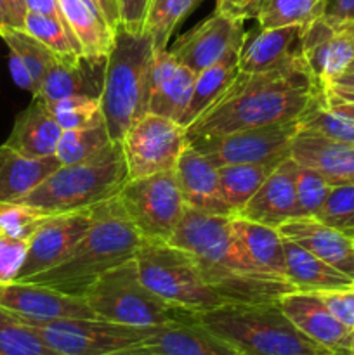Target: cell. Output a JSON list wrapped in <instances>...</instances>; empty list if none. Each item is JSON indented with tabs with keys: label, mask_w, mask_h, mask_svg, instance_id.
I'll return each instance as SVG.
<instances>
[{
	"label": "cell",
	"mask_w": 354,
	"mask_h": 355,
	"mask_svg": "<svg viewBox=\"0 0 354 355\" xmlns=\"http://www.w3.org/2000/svg\"><path fill=\"white\" fill-rule=\"evenodd\" d=\"M169 243L193 255L208 286L226 304H269L295 290L290 281L259 272L246 262L233 238L231 217L186 207Z\"/></svg>",
	"instance_id": "1"
},
{
	"label": "cell",
	"mask_w": 354,
	"mask_h": 355,
	"mask_svg": "<svg viewBox=\"0 0 354 355\" xmlns=\"http://www.w3.org/2000/svg\"><path fill=\"white\" fill-rule=\"evenodd\" d=\"M321 92L305 71H239L224 96L186 128L187 141L298 120Z\"/></svg>",
	"instance_id": "2"
},
{
	"label": "cell",
	"mask_w": 354,
	"mask_h": 355,
	"mask_svg": "<svg viewBox=\"0 0 354 355\" xmlns=\"http://www.w3.org/2000/svg\"><path fill=\"white\" fill-rule=\"evenodd\" d=\"M141 245L117 196L97 205L90 227L58 266L23 281L83 298L104 272L135 259Z\"/></svg>",
	"instance_id": "3"
},
{
	"label": "cell",
	"mask_w": 354,
	"mask_h": 355,
	"mask_svg": "<svg viewBox=\"0 0 354 355\" xmlns=\"http://www.w3.org/2000/svg\"><path fill=\"white\" fill-rule=\"evenodd\" d=\"M200 324L231 343L242 355H344L312 342L269 304H224L194 314Z\"/></svg>",
	"instance_id": "4"
},
{
	"label": "cell",
	"mask_w": 354,
	"mask_h": 355,
	"mask_svg": "<svg viewBox=\"0 0 354 355\" xmlns=\"http://www.w3.org/2000/svg\"><path fill=\"white\" fill-rule=\"evenodd\" d=\"M155 49L149 35L118 26L106 55L101 110L111 141L120 142L132 123L148 113Z\"/></svg>",
	"instance_id": "5"
},
{
	"label": "cell",
	"mask_w": 354,
	"mask_h": 355,
	"mask_svg": "<svg viewBox=\"0 0 354 355\" xmlns=\"http://www.w3.org/2000/svg\"><path fill=\"white\" fill-rule=\"evenodd\" d=\"M128 180L120 142H113L92 158L61 165L19 203L31 205L47 214H68L97 207L120 194Z\"/></svg>",
	"instance_id": "6"
},
{
	"label": "cell",
	"mask_w": 354,
	"mask_h": 355,
	"mask_svg": "<svg viewBox=\"0 0 354 355\" xmlns=\"http://www.w3.org/2000/svg\"><path fill=\"white\" fill-rule=\"evenodd\" d=\"M142 284L172 307L200 314L226 302L208 286L191 253L169 241H148L135 255Z\"/></svg>",
	"instance_id": "7"
},
{
	"label": "cell",
	"mask_w": 354,
	"mask_h": 355,
	"mask_svg": "<svg viewBox=\"0 0 354 355\" xmlns=\"http://www.w3.org/2000/svg\"><path fill=\"white\" fill-rule=\"evenodd\" d=\"M83 300L97 319L132 328H158L194 315L172 307L149 291L139 277L135 259L104 272Z\"/></svg>",
	"instance_id": "8"
},
{
	"label": "cell",
	"mask_w": 354,
	"mask_h": 355,
	"mask_svg": "<svg viewBox=\"0 0 354 355\" xmlns=\"http://www.w3.org/2000/svg\"><path fill=\"white\" fill-rule=\"evenodd\" d=\"M118 201L142 239L148 241H169L186 210L174 170L128 179Z\"/></svg>",
	"instance_id": "9"
},
{
	"label": "cell",
	"mask_w": 354,
	"mask_h": 355,
	"mask_svg": "<svg viewBox=\"0 0 354 355\" xmlns=\"http://www.w3.org/2000/svg\"><path fill=\"white\" fill-rule=\"evenodd\" d=\"M120 146L128 179L170 172L187 146L186 128L165 116L146 113L125 132Z\"/></svg>",
	"instance_id": "10"
},
{
	"label": "cell",
	"mask_w": 354,
	"mask_h": 355,
	"mask_svg": "<svg viewBox=\"0 0 354 355\" xmlns=\"http://www.w3.org/2000/svg\"><path fill=\"white\" fill-rule=\"evenodd\" d=\"M26 322V321H24ZM58 355H106L130 349L148 338L155 328H132L103 319H58L28 322Z\"/></svg>",
	"instance_id": "11"
},
{
	"label": "cell",
	"mask_w": 354,
	"mask_h": 355,
	"mask_svg": "<svg viewBox=\"0 0 354 355\" xmlns=\"http://www.w3.org/2000/svg\"><path fill=\"white\" fill-rule=\"evenodd\" d=\"M298 132V121L231 132L214 137H196L187 144L207 156L217 168L238 163H264L290 156V144Z\"/></svg>",
	"instance_id": "12"
},
{
	"label": "cell",
	"mask_w": 354,
	"mask_h": 355,
	"mask_svg": "<svg viewBox=\"0 0 354 355\" xmlns=\"http://www.w3.org/2000/svg\"><path fill=\"white\" fill-rule=\"evenodd\" d=\"M302 54L305 68L319 90L325 92L354 59V21L330 23L318 17L304 26Z\"/></svg>",
	"instance_id": "13"
},
{
	"label": "cell",
	"mask_w": 354,
	"mask_h": 355,
	"mask_svg": "<svg viewBox=\"0 0 354 355\" xmlns=\"http://www.w3.org/2000/svg\"><path fill=\"white\" fill-rule=\"evenodd\" d=\"M302 33L304 26L260 28L259 24L245 31L239 47V71L309 73L302 54Z\"/></svg>",
	"instance_id": "14"
},
{
	"label": "cell",
	"mask_w": 354,
	"mask_h": 355,
	"mask_svg": "<svg viewBox=\"0 0 354 355\" xmlns=\"http://www.w3.org/2000/svg\"><path fill=\"white\" fill-rule=\"evenodd\" d=\"M243 37L245 21L214 10L193 30L177 38L170 52L198 75L231 52L239 51Z\"/></svg>",
	"instance_id": "15"
},
{
	"label": "cell",
	"mask_w": 354,
	"mask_h": 355,
	"mask_svg": "<svg viewBox=\"0 0 354 355\" xmlns=\"http://www.w3.org/2000/svg\"><path fill=\"white\" fill-rule=\"evenodd\" d=\"M94 210L96 207L51 215L28 241L26 259L16 281H23L58 266L90 227Z\"/></svg>",
	"instance_id": "16"
},
{
	"label": "cell",
	"mask_w": 354,
	"mask_h": 355,
	"mask_svg": "<svg viewBox=\"0 0 354 355\" xmlns=\"http://www.w3.org/2000/svg\"><path fill=\"white\" fill-rule=\"evenodd\" d=\"M0 307L26 322L96 318L83 298L24 281L0 284Z\"/></svg>",
	"instance_id": "17"
},
{
	"label": "cell",
	"mask_w": 354,
	"mask_h": 355,
	"mask_svg": "<svg viewBox=\"0 0 354 355\" xmlns=\"http://www.w3.org/2000/svg\"><path fill=\"white\" fill-rule=\"evenodd\" d=\"M106 58L85 54L54 55L42 82L38 97L47 104L71 96L99 97L104 85Z\"/></svg>",
	"instance_id": "18"
},
{
	"label": "cell",
	"mask_w": 354,
	"mask_h": 355,
	"mask_svg": "<svg viewBox=\"0 0 354 355\" xmlns=\"http://www.w3.org/2000/svg\"><path fill=\"white\" fill-rule=\"evenodd\" d=\"M174 173L186 207L203 214L233 217L231 208L222 196L219 168L198 149L187 144L177 159Z\"/></svg>",
	"instance_id": "19"
},
{
	"label": "cell",
	"mask_w": 354,
	"mask_h": 355,
	"mask_svg": "<svg viewBox=\"0 0 354 355\" xmlns=\"http://www.w3.org/2000/svg\"><path fill=\"white\" fill-rule=\"evenodd\" d=\"M196 73L184 66L169 49L155 51L149 80L148 113L179 123L193 94Z\"/></svg>",
	"instance_id": "20"
},
{
	"label": "cell",
	"mask_w": 354,
	"mask_h": 355,
	"mask_svg": "<svg viewBox=\"0 0 354 355\" xmlns=\"http://www.w3.org/2000/svg\"><path fill=\"white\" fill-rule=\"evenodd\" d=\"M281 312L307 338L328 350L344 354L342 347L351 329L332 314L325 302L314 291L294 290L278 300Z\"/></svg>",
	"instance_id": "21"
},
{
	"label": "cell",
	"mask_w": 354,
	"mask_h": 355,
	"mask_svg": "<svg viewBox=\"0 0 354 355\" xmlns=\"http://www.w3.org/2000/svg\"><path fill=\"white\" fill-rule=\"evenodd\" d=\"M298 163L292 156L285 158L271 172L266 182L252 200L235 215L259 224L280 227L283 222L295 218V179Z\"/></svg>",
	"instance_id": "22"
},
{
	"label": "cell",
	"mask_w": 354,
	"mask_h": 355,
	"mask_svg": "<svg viewBox=\"0 0 354 355\" xmlns=\"http://www.w3.org/2000/svg\"><path fill=\"white\" fill-rule=\"evenodd\" d=\"M153 355H242L231 343L193 318L158 326L139 343Z\"/></svg>",
	"instance_id": "23"
},
{
	"label": "cell",
	"mask_w": 354,
	"mask_h": 355,
	"mask_svg": "<svg viewBox=\"0 0 354 355\" xmlns=\"http://www.w3.org/2000/svg\"><path fill=\"white\" fill-rule=\"evenodd\" d=\"M288 241L297 243L354 279V239L311 217H297L278 227Z\"/></svg>",
	"instance_id": "24"
},
{
	"label": "cell",
	"mask_w": 354,
	"mask_h": 355,
	"mask_svg": "<svg viewBox=\"0 0 354 355\" xmlns=\"http://www.w3.org/2000/svg\"><path fill=\"white\" fill-rule=\"evenodd\" d=\"M290 156L298 165L321 173L332 186L354 184V144L298 130L290 144Z\"/></svg>",
	"instance_id": "25"
},
{
	"label": "cell",
	"mask_w": 354,
	"mask_h": 355,
	"mask_svg": "<svg viewBox=\"0 0 354 355\" xmlns=\"http://www.w3.org/2000/svg\"><path fill=\"white\" fill-rule=\"evenodd\" d=\"M61 134V125L49 104L42 97H33L30 106L16 116L10 135L3 144L28 158H45L56 156Z\"/></svg>",
	"instance_id": "26"
},
{
	"label": "cell",
	"mask_w": 354,
	"mask_h": 355,
	"mask_svg": "<svg viewBox=\"0 0 354 355\" xmlns=\"http://www.w3.org/2000/svg\"><path fill=\"white\" fill-rule=\"evenodd\" d=\"M231 229L239 252L253 269L267 276L287 279L283 236L278 227L231 217Z\"/></svg>",
	"instance_id": "27"
},
{
	"label": "cell",
	"mask_w": 354,
	"mask_h": 355,
	"mask_svg": "<svg viewBox=\"0 0 354 355\" xmlns=\"http://www.w3.org/2000/svg\"><path fill=\"white\" fill-rule=\"evenodd\" d=\"M61 166L56 156L28 158L9 148L0 146V201H19L44 182L54 170Z\"/></svg>",
	"instance_id": "28"
},
{
	"label": "cell",
	"mask_w": 354,
	"mask_h": 355,
	"mask_svg": "<svg viewBox=\"0 0 354 355\" xmlns=\"http://www.w3.org/2000/svg\"><path fill=\"white\" fill-rule=\"evenodd\" d=\"M285 263H287V279L302 291H321L337 290V288L349 286L354 283L353 277L340 272L339 269L326 263L298 246L297 243L283 238Z\"/></svg>",
	"instance_id": "29"
},
{
	"label": "cell",
	"mask_w": 354,
	"mask_h": 355,
	"mask_svg": "<svg viewBox=\"0 0 354 355\" xmlns=\"http://www.w3.org/2000/svg\"><path fill=\"white\" fill-rule=\"evenodd\" d=\"M62 19L85 55L106 58L115 40V30L101 14L82 0H58Z\"/></svg>",
	"instance_id": "30"
},
{
	"label": "cell",
	"mask_w": 354,
	"mask_h": 355,
	"mask_svg": "<svg viewBox=\"0 0 354 355\" xmlns=\"http://www.w3.org/2000/svg\"><path fill=\"white\" fill-rule=\"evenodd\" d=\"M238 61L239 51H235L231 52V54L226 55L224 59H221L217 64L210 66V68L198 73L196 80H194L191 101L179 121L180 127L187 128L189 125H193L205 111L210 110V107L224 96L226 90L231 87V83L235 82V78L238 76Z\"/></svg>",
	"instance_id": "31"
},
{
	"label": "cell",
	"mask_w": 354,
	"mask_h": 355,
	"mask_svg": "<svg viewBox=\"0 0 354 355\" xmlns=\"http://www.w3.org/2000/svg\"><path fill=\"white\" fill-rule=\"evenodd\" d=\"M283 159H271L264 163H238V165H226L219 168L222 196L228 207L231 208L233 217L252 200L253 194L260 189L271 172Z\"/></svg>",
	"instance_id": "32"
},
{
	"label": "cell",
	"mask_w": 354,
	"mask_h": 355,
	"mask_svg": "<svg viewBox=\"0 0 354 355\" xmlns=\"http://www.w3.org/2000/svg\"><path fill=\"white\" fill-rule=\"evenodd\" d=\"M325 0H259L255 17L260 28L307 26L321 17Z\"/></svg>",
	"instance_id": "33"
},
{
	"label": "cell",
	"mask_w": 354,
	"mask_h": 355,
	"mask_svg": "<svg viewBox=\"0 0 354 355\" xmlns=\"http://www.w3.org/2000/svg\"><path fill=\"white\" fill-rule=\"evenodd\" d=\"M298 130L321 135L332 141L354 144V116L326 106L323 92L314 97L307 110L298 116Z\"/></svg>",
	"instance_id": "34"
},
{
	"label": "cell",
	"mask_w": 354,
	"mask_h": 355,
	"mask_svg": "<svg viewBox=\"0 0 354 355\" xmlns=\"http://www.w3.org/2000/svg\"><path fill=\"white\" fill-rule=\"evenodd\" d=\"M203 0H153L149 7L146 33L149 35L155 51L169 45L176 28L196 9Z\"/></svg>",
	"instance_id": "35"
},
{
	"label": "cell",
	"mask_w": 354,
	"mask_h": 355,
	"mask_svg": "<svg viewBox=\"0 0 354 355\" xmlns=\"http://www.w3.org/2000/svg\"><path fill=\"white\" fill-rule=\"evenodd\" d=\"M0 355H58L37 329L0 307Z\"/></svg>",
	"instance_id": "36"
},
{
	"label": "cell",
	"mask_w": 354,
	"mask_h": 355,
	"mask_svg": "<svg viewBox=\"0 0 354 355\" xmlns=\"http://www.w3.org/2000/svg\"><path fill=\"white\" fill-rule=\"evenodd\" d=\"M108 134L106 123L96 125L90 128H76V130H62L56 148V158L61 165L85 162L94 155L113 144Z\"/></svg>",
	"instance_id": "37"
},
{
	"label": "cell",
	"mask_w": 354,
	"mask_h": 355,
	"mask_svg": "<svg viewBox=\"0 0 354 355\" xmlns=\"http://www.w3.org/2000/svg\"><path fill=\"white\" fill-rule=\"evenodd\" d=\"M0 38L6 42L9 51H14L23 59V62L30 69L31 76H33L38 94H40V87L45 78V73H47L52 61H54V52L49 51L44 44H40L37 38L28 35L24 30H17V28H9V30L2 31Z\"/></svg>",
	"instance_id": "38"
},
{
	"label": "cell",
	"mask_w": 354,
	"mask_h": 355,
	"mask_svg": "<svg viewBox=\"0 0 354 355\" xmlns=\"http://www.w3.org/2000/svg\"><path fill=\"white\" fill-rule=\"evenodd\" d=\"M23 30L33 38H37L40 44H44L54 54H83L80 44L73 37L71 31L54 17L42 16V14L28 10L26 17H24Z\"/></svg>",
	"instance_id": "39"
},
{
	"label": "cell",
	"mask_w": 354,
	"mask_h": 355,
	"mask_svg": "<svg viewBox=\"0 0 354 355\" xmlns=\"http://www.w3.org/2000/svg\"><path fill=\"white\" fill-rule=\"evenodd\" d=\"M62 130L90 128L104 123L99 97L71 96L49 104Z\"/></svg>",
	"instance_id": "40"
},
{
	"label": "cell",
	"mask_w": 354,
	"mask_h": 355,
	"mask_svg": "<svg viewBox=\"0 0 354 355\" xmlns=\"http://www.w3.org/2000/svg\"><path fill=\"white\" fill-rule=\"evenodd\" d=\"M52 214L19 201H0V232L21 241H30L31 236Z\"/></svg>",
	"instance_id": "41"
},
{
	"label": "cell",
	"mask_w": 354,
	"mask_h": 355,
	"mask_svg": "<svg viewBox=\"0 0 354 355\" xmlns=\"http://www.w3.org/2000/svg\"><path fill=\"white\" fill-rule=\"evenodd\" d=\"M314 218L354 238V184L332 186Z\"/></svg>",
	"instance_id": "42"
},
{
	"label": "cell",
	"mask_w": 354,
	"mask_h": 355,
	"mask_svg": "<svg viewBox=\"0 0 354 355\" xmlns=\"http://www.w3.org/2000/svg\"><path fill=\"white\" fill-rule=\"evenodd\" d=\"M330 189L332 184L321 173L309 166L298 165L297 179H295V218H314L325 203Z\"/></svg>",
	"instance_id": "43"
},
{
	"label": "cell",
	"mask_w": 354,
	"mask_h": 355,
	"mask_svg": "<svg viewBox=\"0 0 354 355\" xmlns=\"http://www.w3.org/2000/svg\"><path fill=\"white\" fill-rule=\"evenodd\" d=\"M28 241L14 239L0 232V284L12 283L26 259Z\"/></svg>",
	"instance_id": "44"
},
{
	"label": "cell",
	"mask_w": 354,
	"mask_h": 355,
	"mask_svg": "<svg viewBox=\"0 0 354 355\" xmlns=\"http://www.w3.org/2000/svg\"><path fill=\"white\" fill-rule=\"evenodd\" d=\"M319 295L332 314L349 329H354V283L337 290L314 291Z\"/></svg>",
	"instance_id": "45"
},
{
	"label": "cell",
	"mask_w": 354,
	"mask_h": 355,
	"mask_svg": "<svg viewBox=\"0 0 354 355\" xmlns=\"http://www.w3.org/2000/svg\"><path fill=\"white\" fill-rule=\"evenodd\" d=\"M153 0H117L120 26L130 33H144Z\"/></svg>",
	"instance_id": "46"
},
{
	"label": "cell",
	"mask_w": 354,
	"mask_h": 355,
	"mask_svg": "<svg viewBox=\"0 0 354 355\" xmlns=\"http://www.w3.org/2000/svg\"><path fill=\"white\" fill-rule=\"evenodd\" d=\"M326 106L339 113L354 116V89L340 85H328L323 92Z\"/></svg>",
	"instance_id": "47"
},
{
	"label": "cell",
	"mask_w": 354,
	"mask_h": 355,
	"mask_svg": "<svg viewBox=\"0 0 354 355\" xmlns=\"http://www.w3.org/2000/svg\"><path fill=\"white\" fill-rule=\"evenodd\" d=\"M9 71L17 87L28 90L33 97L38 96V89L37 85H35V80L33 76H31L30 69L26 68L23 59H21L14 51H9Z\"/></svg>",
	"instance_id": "48"
},
{
	"label": "cell",
	"mask_w": 354,
	"mask_h": 355,
	"mask_svg": "<svg viewBox=\"0 0 354 355\" xmlns=\"http://www.w3.org/2000/svg\"><path fill=\"white\" fill-rule=\"evenodd\" d=\"M259 0H215V10L236 19H252L255 17Z\"/></svg>",
	"instance_id": "49"
},
{
	"label": "cell",
	"mask_w": 354,
	"mask_h": 355,
	"mask_svg": "<svg viewBox=\"0 0 354 355\" xmlns=\"http://www.w3.org/2000/svg\"><path fill=\"white\" fill-rule=\"evenodd\" d=\"M321 17L335 24L354 21V0H325Z\"/></svg>",
	"instance_id": "50"
},
{
	"label": "cell",
	"mask_w": 354,
	"mask_h": 355,
	"mask_svg": "<svg viewBox=\"0 0 354 355\" xmlns=\"http://www.w3.org/2000/svg\"><path fill=\"white\" fill-rule=\"evenodd\" d=\"M24 2H26V7L30 12H37V14H42V16L54 17V19L61 21V23L66 26L65 19H62L61 9H59L58 0H24Z\"/></svg>",
	"instance_id": "51"
},
{
	"label": "cell",
	"mask_w": 354,
	"mask_h": 355,
	"mask_svg": "<svg viewBox=\"0 0 354 355\" xmlns=\"http://www.w3.org/2000/svg\"><path fill=\"white\" fill-rule=\"evenodd\" d=\"M7 6V10L10 14V19H12V26L17 30H23L24 17H26L28 7L24 0H3Z\"/></svg>",
	"instance_id": "52"
},
{
	"label": "cell",
	"mask_w": 354,
	"mask_h": 355,
	"mask_svg": "<svg viewBox=\"0 0 354 355\" xmlns=\"http://www.w3.org/2000/svg\"><path fill=\"white\" fill-rule=\"evenodd\" d=\"M101 7V12H103L104 19L110 24L113 30H117L120 26V16H118V6L117 0H97Z\"/></svg>",
	"instance_id": "53"
},
{
	"label": "cell",
	"mask_w": 354,
	"mask_h": 355,
	"mask_svg": "<svg viewBox=\"0 0 354 355\" xmlns=\"http://www.w3.org/2000/svg\"><path fill=\"white\" fill-rule=\"evenodd\" d=\"M9 28H14L12 19H10V14H9V10H7L6 2H3V0H0V33L6 30H9Z\"/></svg>",
	"instance_id": "54"
},
{
	"label": "cell",
	"mask_w": 354,
	"mask_h": 355,
	"mask_svg": "<svg viewBox=\"0 0 354 355\" xmlns=\"http://www.w3.org/2000/svg\"><path fill=\"white\" fill-rule=\"evenodd\" d=\"M332 85H340V87H349V89H354V73L346 71L339 76V78L333 80Z\"/></svg>",
	"instance_id": "55"
},
{
	"label": "cell",
	"mask_w": 354,
	"mask_h": 355,
	"mask_svg": "<svg viewBox=\"0 0 354 355\" xmlns=\"http://www.w3.org/2000/svg\"><path fill=\"white\" fill-rule=\"evenodd\" d=\"M106 355H153V354L146 352L144 349H141L139 345H135V347H130V349L117 350V352H111V354H106Z\"/></svg>",
	"instance_id": "56"
},
{
	"label": "cell",
	"mask_w": 354,
	"mask_h": 355,
	"mask_svg": "<svg viewBox=\"0 0 354 355\" xmlns=\"http://www.w3.org/2000/svg\"><path fill=\"white\" fill-rule=\"evenodd\" d=\"M342 350H344V354L354 355V329H351L349 335H347L346 342H344Z\"/></svg>",
	"instance_id": "57"
},
{
	"label": "cell",
	"mask_w": 354,
	"mask_h": 355,
	"mask_svg": "<svg viewBox=\"0 0 354 355\" xmlns=\"http://www.w3.org/2000/svg\"><path fill=\"white\" fill-rule=\"evenodd\" d=\"M346 71H353V73H354V59H353V61H351L349 68H347V69H346ZM346 71H344V73H346Z\"/></svg>",
	"instance_id": "58"
},
{
	"label": "cell",
	"mask_w": 354,
	"mask_h": 355,
	"mask_svg": "<svg viewBox=\"0 0 354 355\" xmlns=\"http://www.w3.org/2000/svg\"><path fill=\"white\" fill-rule=\"evenodd\" d=\"M344 355H349V354H344Z\"/></svg>",
	"instance_id": "59"
},
{
	"label": "cell",
	"mask_w": 354,
	"mask_h": 355,
	"mask_svg": "<svg viewBox=\"0 0 354 355\" xmlns=\"http://www.w3.org/2000/svg\"><path fill=\"white\" fill-rule=\"evenodd\" d=\"M353 239H354V238H353Z\"/></svg>",
	"instance_id": "60"
}]
</instances>
